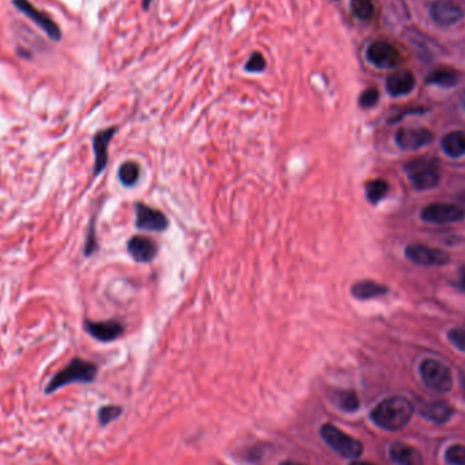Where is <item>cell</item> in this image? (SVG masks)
<instances>
[{
	"instance_id": "obj_1",
	"label": "cell",
	"mask_w": 465,
	"mask_h": 465,
	"mask_svg": "<svg viewBox=\"0 0 465 465\" xmlns=\"http://www.w3.org/2000/svg\"><path fill=\"white\" fill-rule=\"evenodd\" d=\"M414 414L413 404L408 399L401 396H393L381 401L373 411V422L384 430H400L403 429Z\"/></svg>"
},
{
	"instance_id": "obj_2",
	"label": "cell",
	"mask_w": 465,
	"mask_h": 465,
	"mask_svg": "<svg viewBox=\"0 0 465 465\" xmlns=\"http://www.w3.org/2000/svg\"><path fill=\"white\" fill-rule=\"evenodd\" d=\"M98 367L96 364L73 358L71 362L57 371L48 382L45 393L50 394L53 392L59 391L63 387H67L70 384H89L93 382L97 377Z\"/></svg>"
},
{
	"instance_id": "obj_3",
	"label": "cell",
	"mask_w": 465,
	"mask_h": 465,
	"mask_svg": "<svg viewBox=\"0 0 465 465\" xmlns=\"http://www.w3.org/2000/svg\"><path fill=\"white\" fill-rule=\"evenodd\" d=\"M320 434L322 440L328 443V446L332 448L343 457L358 459L364 452V445L361 443V441L347 436L344 431L334 426L332 423L322 424L320 429Z\"/></svg>"
},
{
	"instance_id": "obj_4",
	"label": "cell",
	"mask_w": 465,
	"mask_h": 465,
	"mask_svg": "<svg viewBox=\"0 0 465 465\" xmlns=\"http://www.w3.org/2000/svg\"><path fill=\"white\" fill-rule=\"evenodd\" d=\"M422 380L430 389L449 392L453 385V378L449 367L436 359H424L420 364Z\"/></svg>"
},
{
	"instance_id": "obj_5",
	"label": "cell",
	"mask_w": 465,
	"mask_h": 465,
	"mask_svg": "<svg viewBox=\"0 0 465 465\" xmlns=\"http://www.w3.org/2000/svg\"><path fill=\"white\" fill-rule=\"evenodd\" d=\"M406 171L417 189H430L440 183V171L431 159H416L407 165Z\"/></svg>"
},
{
	"instance_id": "obj_6",
	"label": "cell",
	"mask_w": 465,
	"mask_h": 465,
	"mask_svg": "<svg viewBox=\"0 0 465 465\" xmlns=\"http://www.w3.org/2000/svg\"><path fill=\"white\" fill-rule=\"evenodd\" d=\"M367 60L384 70L396 69L401 63V55L399 49L385 41H375L367 48Z\"/></svg>"
},
{
	"instance_id": "obj_7",
	"label": "cell",
	"mask_w": 465,
	"mask_h": 465,
	"mask_svg": "<svg viewBox=\"0 0 465 465\" xmlns=\"http://www.w3.org/2000/svg\"><path fill=\"white\" fill-rule=\"evenodd\" d=\"M465 218V213L455 204L433 203L422 210V220L427 223L448 224L462 222Z\"/></svg>"
},
{
	"instance_id": "obj_8",
	"label": "cell",
	"mask_w": 465,
	"mask_h": 465,
	"mask_svg": "<svg viewBox=\"0 0 465 465\" xmlns=\"http://www.w3.org/2000/svg\"><path fill=\"white\" fill-rule=\"evenodd\" d=\"M135 215H136V227L142 231H152V233H162L168 229L169 222L164 213L159 210L151 208L143 203L135 204Z\"/></svg>"
},
{
	"instance_id": "obj_9",
	"label": "cell",
	"mask_w": 465,
	"mask_h": 465,
	"mask_svg": "<svg viewBox=\"0 0 465 465\" xmlns=\"http://www.w3.org/2000/svg\"><path fill=\"white\" fill-rule=\"evenodd\" d=\"M406 256L415 264L433 267L443 266L449 262V255L441 249L429 248L424 245L413 244L406 249Z\"/></svg>"
},
{
	"instance_id": "obj_10",
	"label": "cell",
	"mask_w": 465,
	"mask_h": 465,
	"mask_svg": "<svg viewBox=\"0 0 465 465\" xmlns=\"http://www.w3.org/2000/svg\"><path fill=\"white\" fill-rule=\"evenodd\" d=\"M13 3L21 13H24L27 18H30L34 24H38L48 34L49 38H52L55 41H59L62 38V31H60L59 26L55 24L45 13L37 10L27 0H13Z\"/></svg>"
},
{
	"instance_id": "obj_11",
	"label": "cell",
	"mask_w": 465,
	"mask_h": 465,
	"mask_svg": "<svg viewBox=\"0 0 465 465\" xmlns=\"http://www.w3.org/2000/svg\"><path fill=\"white\" fill-rule=\"evenodd\" d=\"M85 331L97 339L98 342L109 343L120 338L124 332L122 322L109 320V321H92L85 320Z\"/></svg>"
},
{
	"instance_id": "obj_12",
	"label": "cell",
	"mask_w": 465,
	"mask_h": 465,
	"mask_svg": "<svg viewBox=\"0 0 465 465\" xmlns=\"http://www.w3.org/2000/svg\"><path fill=\"white\" fill-rule=\"evenodd\" d=\"M463 15V8L452 0H437L430 7L431 20L440 26L457 24Z\"/></svg>"
},
{
	"instance_id": "obj_13",
	"label": "cell",
	"mask_w": 465,
	"mask_h": 465,
	"mask_svg": "<svg viewBox=\"0 0 465 465\" xmlns=\"http://www.w3.org/2000/svg\"><path fill=\"white\" fill-rule=\"evenodd\" d=\"M117 128L116 127H109L102 131H98L97 134L93 138V151H94V176L97 177L105 171L108 165V151H109V145L116 134Z\"/></svg>"
},
{
	"instance_id": "obj_14",
	"label": "cell",
	"mask_w": 465,
	"mask_h": 465,
	"mask_svg": "<svg viewBox=\"0 0 465 465\" xmlns=\"http://www.w3.org/2000/svg\"><path fill=\"white\" fill-rule=\"evenodd\" d=\"M433 141V134L426 128H401L396 134V143L403 150H419Z\"/></svg>"
},
{
	"instance_id": "obj_15",
	"label": "cell",
	"mask_w": 465,
	"mask_h": 465,
	"mask_svg": "<svg viewBox=\"0 0 465 465\" xmlns=\"http://www.w3.org/2000/svg\"><path fill=\"white\" fill-rule=\"evenodd\" d=\"M127 249L132 259L138 263H150L155 259L158 246L151 240L147 238L145 236H134L128 244Z\"/></svg>"
},
{
	"instance_id": "obj_16",
	"label": "cell",
	"mask_w": 465,
	"mask_h": 465,
	"mask_svg": "<svg viewBox=\"0 0 465 465\" xmlns=\"http://www.w3.org/2000/svg\"><path fill=\"white\" fill-rule=\"evenodd\" d=\"M416 80L414 73L400 71L393 73L387 80V90L392 97H403L410 94L415 89Z\"/></svg>"
},
{
	"instance_id": "obj_17",
	"label": "cell",
	"mask_w": 465,
	"mask_h": 465,
	"mask_svg": "<svg viewBox=\"0 0 465 465\" xmlns=\"http://www.w3.org/2000/svg\"><path fill=\"white\" fill-rule=\"evenodd\" d=\"M392 460L399 465H423V459L419 450L406 443H394L391 448Z\"/></svg>"
},
{
	"instance_id": "obj_18",
	"label": "cell",
	"mask_w": 465,
	"mask_h": 465,
	"mask_svg": "<svg viewBox=\"0 0 465 465\" xmlns=\"http://www.w3.org/2000/svg\"><path fill=\"white\" fill-rule=\"evenodd\" d=\"M442 150L450 158H462L465 155L464 131H452L442 139Z\"/></svg>"
},
{
	"instance_id": "obj_19",
	"label": "cell",
	"mask_w": 465,
	"mask_h": 465,
	"mask_svg": "<svg viewBox=\"0 0 465 465\" xmlns=\"http://www.w3.org/2000/svg\"><path fill=\"white\" fill-rule=\"evenodd\" d=\"M388 293V287L374 280H361L351 287V294L361 301L373 299Z\"/></svg>"
},
{
	"instance_id": "obj_20",
	"label": "cell",
	"mask_w": 465,
	"mask_h": 465,
	"mask_svg": "<svg viewBox=\"0 0 465 465\" xmlns=\"http://www.w3.org/2000/svg\"><path fill=\"white\" fill-rule=\"evenodd\" d=\"M420 414L434 423H445L453 414V408L446 401L427 403L420 408Z\"/></svg>"
},
{
	"instance_id": "obj_21",
	"label": "cell",
	"mask_w": 465,
	"mask_h": 465,
	"mask_svg": "<svg viewBox=\"0 0 465 465\" xmlns=\"http://www.w3.org/2000/svg\"><path fill=\"white\" fill-rule=\"evenodd\" d=\"M427 83L436 85L440 87H453L459 83V73L453 70L441 69L427 76Z\"/></svg>"
},
{
	"instance_id": "obj_22",
	"label": "cell",
	"mask_w": 465,
	"mask_h": 465,
	"mask_svg": "<svg viewBox=\"0 0 465 465\" xmlns=\"http://www.w3.org/2000/svg\"><path fill=\"white\" fill-rule=\"evenodd\" d=\"M139 176H141V168L136 162L132 161L124 162L119 169V180L124 187L128 188L134 187L138 183Z\"/></svg>"
},
{
	"instance_id": "obj_23",
	"label": "cell",
	"mask_w": 465,
	"mask_h": 465,
	"mask_svg": "<svg viewBox=\"0 0 465 465\" xmlns=\"http://www.w3.org/2000/svg\"><path fill=\"white\" fill-rule=\"evenodd\" d=\"M389 191V185L385 180H373L366 184L367 200L373 204L380 203Z\"/></svg>"
},
{
	"instance_id": "obj_24",
	"label": "cell",
	"mask_w": 465,
	"mask_h": 465,
	"mask_svg": "<svg viewBox=\"0 0 465 465\" xmlns=\"http://www.w3.org/2000/svg\"><path fill=\"white\" fill-rule=\"evenodd\" d=\"M352 13L362 21H367L374 14V6L371 0H352Z\"/></svg>"
},
{
	"instance_id": "obj_25",
	"label": "cell",
	"mask_w": 465,
	"mask_h": 465,
	"mask_svg": "<svg viewBox=\"0 0 465 465\" xmlns=\"http://www.w3.org/2000/svg\"><path fill=\"white\" fill-rule=\"evenodd\" d=\"M338 403H339V407L347 411V413H352L355 411L358 407H359V400H358V396L357 393L352 391H344L339 394V399H338Z\"/></svg>"
},
{
	"instance_id": "obj_26",
	"label": "cell",
	"mask_w": 465,
	"mask_h": 465,
	"mask_svg": "<svg viewBox=\"0 0 465 465\" xmlns=\"http://www.w3.org/2000/svg\"><path fill=\"white\" fill-rule=\"evenodd\" d=\"M122 408L119 406H105L98 411V422L101 426H106L122 415Z\"/></svg>"
},
{
	"instance_id": "obj_27",
	"label": "cell",
	"mask_w": 465,
	"mask_h": 465,
	"mask_svg": "<svg viewBox=\"0 0 465 465\" xmlns=\"http://www.w3.org/2000/svg\"><path fill=\"white\" fill-rule=\"evenodd\" d=\"M445 459L450 465H465V446L453 445L446 449Z\"/></svg>"
},
{
	"instance_id": "obj_28",
	"label": "cell",
	"mask_w": 465,
	"mask_h": 465,
	"mask_svg": "<svg viewBox=\"0 0 465 465\" xmlns=\"http://www.w3.org/2000/svg\"><path fill=\"white\" fill-rule=\"evenodd\" d=\"M266 69V60L260 53H253L246 62L245 70L249 73H262Z\"/></svg>"
},
{
	"instance_id": "obj_29",
	"label": "cell",
	"mask_w": 465,
	"mask_h": 465,
	"mask_svg": "<svg viewBox=\"0 0 465 465\" xmlns=\"http://www.w3.org/2000/svg\"><path fill=\"white\" fill-rule=\"evenodd\" d=\"M378 98H380V93L377 89H373V87L367 89L359 97V105H361V108H365V109L373 108L378 102Z\"/></svg>"
},
{
	"instance_id": "obj_30",
	"label": "cell",
	"mask_w": 465,
	"mask_h": 465,
	"mask_svg": "<svg viewBox=\"0 0 465 465\" xmlns=\"http://www.w3.org/2000/svg\"><path fill=\"white\" fill-rule=\"evenodd\" d=\"M448 338L456 348L465 352V328L450 329V332L448 334Z\"/></svg>"
},
{
	"instance_id": "obj_31",
	"label": "cell",
	"mask_w": 465,
	"mask_h": 465,
	"mask_svg": "<svg viewBox=\"0 0 465 465\" xmlns=\"http://www.w3.org/2000/svg\"><path fill=\"white\" fill-rule=\"evenodd\" d=\"M94 220L90 223V227H89V233H87V238H86V244H85V256L89 257L92 256L96 249H97V240H96V230H94Z\"/></svg>"
},
{
	"instance_id": "obj_32",
	"label": "cell",
	"mask_w": 465,
	"mask_h": 465,
	"mask_svg": "<svg viewBox=\"0 0 465 465\" xmlns=\"http://www.w3.org/2000/svg\"><path fill=\"white\" fill-rule=\"evenodd\" d=\"M350 465H373L370 463H364V462H352Z\"/></svg>"
},
{
	"instance_id": "obj_33",
	"label": "cell",
	"mask_w": 465,
	"mask_h": 465,
	"mask_svg": "<svg viewBox=\"0 0 465 465\" xmlns=\"http://www.w3.org/2000/svg\"><path fill=\"white\" fill-rule=\"evenodd\" d=\"M462 283H463V286L465 287V269H463V271H462Z\"/></svg>"
},
{
	"instance_id": "obj_34",
	"label": "cell",
	"mask_w": 465,
	"mask_h": 465,
	"mask_svg": "<svg viewBox=\"0 0 465 465\" xmlns=\"http://www.w3.org/2000/svg\"><path fill=\"white\" fill-rule=\"evenodd\" d=\"M280 465H302V464H298V463H294V462H285V463H282Z\"/></svg>"
},
{
	"instance_id": "obj_35",
	"label": "cell",
	"mask_w": 465,
	"mask_h": 465,
	"mask_svg": "<svg viewBox=\"0 0 465 465\" xmlns=\"http://www.w3.org/2000/svg\"><path fill=\"white\" fill-rule=\"evenodd\" d=\"M150 1H151V0H143V6H145V7H148Z\"/></svg>"
},
{
	"instance_id": "obj_36",
	"label": "cell",
	"mask_w": 465,
	"mask_h": 465,
	"mask_svg": "<svg viewBox=\"0 0 465 465\" xmlns=\"http://www.w3.org/2000/svg\"><path fill=\"white\" fill-rule=\"evenodd\" d=\"M463 388H464V391H465V375H464V377H463Z\"/></svg>"
},
{
	"instance_id": "obj_37",
	"label": "cell",
	"mask_w": 465,
	"mask_h": 465,
	"mask_svg": "<svg viewBox=\"0 0 465 465\" xmlns=\"http://www.w3.org/2000/svg\"><path fill=\"white\" fill-rule=\"evenodd\" d=\"M463 106H464V109H465V96H464V98H463Z\"/></svg>"
}]
</instances>
